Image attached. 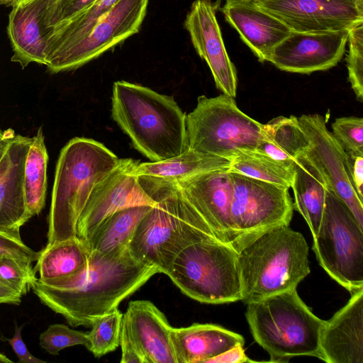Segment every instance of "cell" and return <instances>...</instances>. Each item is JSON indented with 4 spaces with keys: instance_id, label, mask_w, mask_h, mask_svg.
Wrapping results in <instances>:
<instances>
[{
    "instance_id": "cell-49",
    "label": "cell",
    "mask_w": 363,
    "mask_h": 363,
    "mask_svg": "<svg viewBox=\"0 0 363 363\" xmlns=\"http://www.w3.org/2000/svg\"><path fill=\"white\" fill-rule=\"evenodd\" d=\"M1 0H0V2H1Z\"/></svg>"
},
{
    "instance_id": "cell-33",
    "label": "cell",
    "mask_w": 363,
    "mask_h": 363,
    "mask_svg": "<svg viewBox=\"0 0 363 363\" xmlns=\"http://www.w3.org/2000/svg\"><path fill=\"white\" fill-rule=\"evenodd\" d=\"M36 279L31 262L13 256L0 255L1 284L23 296L30 289L32 282Z\"/></svg>"
},
{
    "instance_id": "cell-45",
    "label": "cell",
    "mask_w": 363,
    "mask_h": 363,
    "mask_svg": "<svg viewBox=\"0 0 363 363\" xmlns=\"http://www.w3.org/2000/svg\"><path fill=\"white\" fill-rule=\"evenodd\" d=\"M11 136H12V135H11ZM10 138H9V139H10ZM9 139L6 142H5V143H2V144H1V145H0V158H1V155H3V153H4V150H5V148H6V145H7V143H8V142H9Z\"/></svg>"
},
{
    "instance_id": "cell-3",
    "label": "cell",
    "mask_w": 363,
    "mask_h": 363,
    "mask_svg": "<svg viewBox=\"0 0 363 363\" xmlns=\"http://www.w3.org/2000/svg\"><path fill=\"white\" fill-rule=\"evenodd\" d=\"M111 114L133 147L152 162L174 157L188 148L186 116L172 96L117 81Z\"/></svg>"
},
{
    "instance_id": "cell-6",
    "label": "cell",
    "mask_w": 363,
    "mask_h": 363,
    "mask_svg": "<svg viewBox=\"0 0 363 363\" xmlns=\"http://www.w3.org/2000/svg\"><path fill=\"white\" fill-rule=\"evenodd\" d=\"M247 304L245 316L252 336L269 353L270 362H287L303 355L320 359L325 320L313 313L296 289Z\"/></svg>"
},
{
    "instance_id": "cell-28",
    "label": "cell",
    "mask_w": 363,
    "mask_h": 363,
    "mask_svg": "<svg viewBox=\"0 0 363 363\" xmlns=\"http://www.w3.org/2000/svg\"><path fill=\"white\" fill-rule=\"evenodd\" d=\"M307 145L297 117L278 116L264 124L263 139L257 150L274 160L294 164Z\"/></svg>"
},
{
    "instance_id": "cell-9",
    "label": "cell",
    "mask_w": 363,
    "mask_h": 363,
    "mask_svg": "<svg viewBox=\"0 0 363 363\" xmlns=\"http://www.w3.org/2000/svg\"><path fill=\"white\" fill-rule=\"evenodd\" d=\"M313 250L320 265L350 294L363 289V228L330 189Z\"/></svg>"
},
{
    "instance_id": "cell-34",
    "label": "cell",
    "mask_w": 363,
    "mask_h": 363,
    "mask_svg": "<svg viewBox=\"0 0 363 363\" xmlns=\"http://www.w3.org/2000/svg\"><path fill=\"white\" fill-rule=\"evenodd\" d=\"M41 348L49 354L57 355L60 351L69 347L83 345L89 349L88 333L69 328L62 323L51 324L39 337Z\"/></svg>"
},
{
    "instance_id": "cell-48",
    "label": "cell",
    "mask_w": 363,
    "mask_h": 363,
    "mask_svg": "<svg viewBox=\"0 0 363 363\" xmlns=\"http://www.w3.org/2000/svg\"><path fill=\"white\" fill-rule=\"evenodd\" d=\"M226 1H259V0H226Z\"/></svg>"
},
{
    "instance_id": "cell-41",
    "label": "cell",
    "mask_w": 363,
    "mask_h": 363,
    "mask_svg": "<svg viewBox=\"0 0 363 363\" xmlns=\"http://www.w3.org/2000/svg\"><path fill=\"white\" fill-rule=\"evenodd\" d=\"M250 362L252 360L245 355L243 345H238L211 359L208 362L242 363Z\"/></svg>"
},
{
    "instance_id": "cell-22",
    "label": "cell",
    "mask_w": 363,
    "mask_h": 363,
    "mask_svg": "<svg viewBox=\"0 0 363 363\" xmlns=\"http://www.w3.org/2000/svg\"><path fill=\"white\" fill-rule=\"evenodd\" d=\"M222 11L260 62L268 61L273 49L292 32L252 1H226Z\"/></svg>"
},
{
    "instance_id": "cell-30",
    "label": "cell",
    "mask_w": 363,
    "mask_h": 363,
    "mask_svg": "<svg viewBox=\"0 0 363 363\" xmlns=\"http://www.w3.org/2000/svg\"><path fill=\"white\" fill-rule=\"evenodd\" d=\"M228 170L289 189L294 176V163L274 160L257 150L245 151L231 159Z\"/></svg>"
},
{
    "instance_id": "cell-50",
    "label": "cell",
    "mask_w": 363,
    "mask_h": 363,
    "mask_svg": "<svg viewBox=\"0 0 363 363\" xmlns=\"http://www.w3.org/2000/svg\"></svg>"
},
{
    "instance_id": "cell-8",
    "label": "cell",
    "mask_w": 363,
    "mask_h": 363,
    "mask_svg": "<svg viewBox=\"0 0 363 363\" xmlns=\"http://www.w3.org/2000/svg\"><path fill=\"white\" fill-rule=\"evenodd\" d=\"M263 128L238 108L233 97L201 96L186 116L188 147L231 160L242 152L257 150Z\"/></svg>"
},
{
    "instance_id": "cell-43",
    "label": "cell",
    "mask_w": 363,
    "mask_h": 363,
    "mask_svg": "<svg viewBox=\"0 0 363 363\" xmlns=\"http://www.w3.org/2000/svg\"><path fill=\"white\" fill-rule=\"evenodd\" d=\"M14 134L12 130H7L6 131H2L0 129V145L6 142L11 135Z\"/></svg>"
},
{
    "instance_id": "cell-11",
    "label": "cell",
    "mask_w": 363,
    "mask_h": 363,
    "mask_svg": "<svg viewBox=\"0 0 363 363\" xmlns=\"http://www.w3.org/2000/svg\"><path fill=\"white\" fill-rule=\"evenodd\" d=\"M149 0H118L84 36L47 58L51 74L76 69L139 31Z\"/></svg>"
},
{
    "instance_id": "cell-23",
    "label": "cell",
    "mask_w": 363,
    "mask_h": 363,
    "mask_svg": "<svg viewBox=\"0 0 363 363\" xmlns=\"http://www.w3.org/2000/svg\"><path fill=\"white\" fill-rule=\"evenodd\" d=\"M171 337L177 363L208 362L228 350L245 343L240 334L213 324L172 327Z\"/></svg>"
},
{
    "instance_id": "cell-13",
    "label": "cell",
    "mask_w": 363,
    "mask_h": 363,
    "mask_svg": "<svg viewBox=\"0 0 363 363\" xmlns=\"http://www.w3.org/2000/svg\"><path fill=\"white\" fill-rule=\"evenodd\" d=\"M254 2L296 32L351 30L363 22V0H259Z\"/></svg>"
},
{
    "instance_id": "cell-37",
    "label": "cell",
    "mask_w": 363,
    "mask_h": 363,
    "mask_svg": "<svg viewBox=\"0 0 363 363\" xmlns=\"http://www.w3.org/2000/svg\"><path fill=\"white\" fill-rule=\"evenodd\" d=\"M96 0H50L47 15V26L53 28L77 16Z\"/></svg>"
},
{
    "instance_id": "cell-44",
    "label": "cell",
    "mask_w": 363,
    "mask_h": 363,
    "mask_svg": "<svg viewBox=\"0 0 363 363\" xmlns=\"http://www.w3.org/2000/svg\"><path fill=\"white\" fill-rule=\"evenodd\" d=\"M16 2V0H1L0 4L7 6H12Z\"/></svg>"
},
{
    "instance_id": "cell-17",
    "label": "cell",
    "mask_w": 363,
    "mask_h": 363,
    "mask_svg": "<svg viewBox=\"0 0 363 363\" xmlns=\"http://www.w3.org/2000/svg\"><path fill=\"white\" fill-rule=\"evenodd\" d=\"M177 182L216 238L235 249L237 238L230 216L233 191L230 172L214 170Z\"/></svg>"
},
{
    "instance_id": "cell-1",
    "label": "cell",
    "mask_w": 363,
    "mask_h": 363,
    "mask_svg": "<svg viewBox=\"0 0 363 363\" xmlns=\"http://www.w3.org/2000/svg\"><path fill=\"white\" fill-rule=\"evenodd\" d=\"M158 269L130 254L129 249L103 255L91 252L87 264L74 275L45 285L35 279L30 289L40 301L73 327H91L93 320L118 308Z\"/></svg>"
},
{
    "instance_id": "cell-29",
    "label": "cell",
    "mask_w": 363,
    "mask_h": 363,
    "mask_svg": "<svg viewBox=\"0 0 363 363\" xmlns=\"http://www.w3.org/2000/svg\"><path fill=\"white\" fill-rule=\"evenodd\" d=\"M48 162L45 136L40 128L32 138L24 167V195L31 218L38 215L45 204Z\"/></svg>"
},
{
    "instance_id": "cell-10",
    "label": "cell",
    "mask_w": 363,
    "mask_h": 363,
    "mask_svg": "<svg viewBox=\"0 0 363 363\" xmlns=\"http://www.w3.org/2000/svg\"><path fill=\"white\" fill-rule=\"evenodd\" d=\"M230 216L237 238L235 250L259 233L289 225L294 203L289 188L230 172Z\"/></svg>"
},
{
    "instance_id": "cell-47",
    "label": "cell",
    "mask_w": 363,
    "mask_h": 363,
    "mask_svg": "<svg viewBox=\"0 0 363 363\" xmlns=\"http://www.w3.org/2000/svg\"><path fill=\"white\" fill-rule=\"evenodd\" d=\"M32 1V0H16L15 4H26V3H27L28 1Z\"/></svg>"
},
{
    "instance_id": "cell-16",
    "label": "cell",
    "mask_w": 363,
    "mask_h": 363,
    "mask_svg": "<svg viewBox=\"0 0 363 363\" xmlns=\"http://www.w3.org/2000/svg\"><path fill=\"white\" fill-rule=\"evenodd\" d=\"M184 27L196 52L209 67L216 87L223 94L235 97L236 69L225 50L215 8L210 0L193 2Z\"/></svg>"
},
{
    "instance_id": "cell-2",
    "label": "cell",
    "mask_w": 363,
    "mask_h": 363,
    "mask_svg": "<svg viewBox=\"0 0 363 363\" xmlns=\"http://www.w3.org/2000/svg\"><path fill=\"white\" fill-rule=\"evenodd\" d=\"M138 177L156 204L138 225L128 249L135 259L164 274L187 246L216 237L177 182L150 176Z\"/></svg>"
},
{
    "instance_id": "cell-38",
    "label": "cell",
    "mask_w": 363,
    "mask_h": 363,
    "mask_svg": "<svg viewBox=\"0 0 363 363\" xmlns=\"http://www.w3.org/2000/svg\"><path fill=\"white\" fill-rule=\"evenodd\" d=\"M13 256L33 263L38 257L35 252L22 240L20 232H10L0 229V255Z\"/></svg>"
},
{
    "instance_id": "cell-32",
    "label": "cell",
    "mask_w": 363,
    "mask_h": 363,
    "mask_svg": "<svg viewBox=\"0 0 363 363\" xmlns=\"http://www.w3.org/2000/svg\"><path fill=\"white\" fill-rule=\"evenodd\" d=\"M122 319L123 313L115 308L93 320L91 330L88 333L89 350L96 357H101L120 346Z\"/></svg>"
},
{
    "instance_id": "cell-27",
    "label": "cell",
    "mask_w": 363,
    "mask_h": 363,
    "mask_svg": "<svg viewBox=\"0 0 363 363\" xmlns=\"http://www.w3.org/2000/svg\"><path fill=\"white\" fill-rule=\"evenodd\" d=\"M230 164L228 159L202 154L188 147L180 155L165 160L143 163L136 161L133 173L180 182L211 171L229 169Z\"/></svg>"
},
{
    "instance_id": "cell-46",
    "label": "cell",
    "mask_w": 363,
    "mask_h": 363,
    "mask_svg": "<svg viewBox=\"0 0 363 363\" xmlns=\"http://www.w3.org/2000/svg\"><path fill=\"white\" fill-rule=\"evenodd\" d=\"M8 361V357L0 352V362H6Z\"/></svg>"
},
{
    "instance_id": "cell-5",
    "label": "cell",
    "mask_w": 363,
    "mask_h": 363,
    "mask_svg": "<svg viewBox=\"0 0 363 363\" xmlns=\"http://www.w3.org/2000/svg\"><path fill=\"white\" fill-rule=\"evenodd\" d=\"M121 161L91 138L76 137L62 147L48 218V243L77 237L78 220L94 189Z\"/></svg>"
},
{
    "instance_id": "cell-40",
    "label": "cell",
    "mask_w": 363,
    "mask_h": 363,
    "mask_svg": "<svg viewBox=\"0 0 363 363\" xmlns=\"http://www.w3.org/2000/svg\"><path fill=\"white\" fill-rule=\"evenodd\" d=\"M346 152L353 186L359 197L363 201V153Z\"/></svg>"
},
{
    "instance_id": "cell-21",
    "label": "cell",
    "mask_w": 363,
    "mask_h": 363,
    "mask_svg": "<svg viewBox=\"0 0 363 363\" xmlns=\"http://www.w3.org/2000/svg\"><path fill=\"white\" fill-rule=\"evenodd\" d=\"M32 138L13 135L0 158V229L20 232L31 218L24 195V167Z\"/></svg>"
},
{
    "instance_id": "cell-35",
    "label": "cell",
    "mask_w": 363,
    "mask_h": 363,
    "mask_svg": "<svg viewBox=\"0 0 363 363\" xmlns=\"http://www.w3.org/2000/svg\"><path fill=\"white\" fill-rule=\"evenodd\" d=\"M348 79L357 100H363V22L349 31Z\"/></svg>"
},
{
    "instance_id": "cell-15",
    "label": "cell",
    "mask_w": 363,
    "mask_h": 363,
    "mask_svg": "<svg viewBox=\"0 0 363 363\" xmlns=\"http://www.w3.org/2000/svg\"><path fill=\"white\" fill-rule=\"evenodd\" d=\"M349 31H292L273 49L268 61L281 70L294 73L328 69L341 60Z\"/></svg>"
},
{
    "instance_id": "cell-19",
    "label": "cell",
    "mask_w": 363,
    "mask_h": 363,
    "mask_svg": "<svg viewBox=\"0 0 363 363\" xmlns=\"http://www.w3.org/2000/svg\"><path fill=\"white\" fill-rule=\"evenodd\" d=\"M327 321L320 337V359L328 363H363V289Z\"/></svg>"
},
{
    "instance_id": "cell-24",
    "label": "cell",
    "mask_w": 363,
    "mask_h": 363,
    "mask_svg": "<svg viewBox=\"0 0 363 363\" xmlns=\"http://www.w3.org/2000/svg\"><path fill=\"white\" fill-rule=\"evenodd\" d=\"M90 254L86 242L77 237L48 243L38 252L33 268L38 280L51 285L69 278L85 267Z\"/></svg>"
},
{
    "instance_id": "cell-26",
    "label": "cell",
    "mask_w": 363,
    "mask_h": 363,
    "mask_svg": "<svg viewBox=\"0 0 363 363\" xmlns=\"http://www.w3.org/2000/svg\"><path fill=\"white\" fill-rule=\"evenodd\" d=\"M151 207L131 206L107 217L84 241L90 252L111 255L127 250L138 225Z\"/></svg>"
},
{
    "instance_id": "cell-14",
    "label": "cell",
    "mask_w": 363,
    "mask_h": 363,
    "mask_svg": "<svg viewBox=\"0 0 363 363\" xmlns=\"http://www.w3.org/2000/svg\"><path fill=\"white\" fill-rule=\"evenodd\" d=\"M136 162L122 159L120 164L94 189L77 225V237L85 241L113 213L131 206L156 204L133 173Z\"/></svg>"
},
{
    "instance_id": "cell-39",
    "label": "cell",
    "mask_w": 363,
    "mask_h": 363,
    "mask_svg": "<svg viewBox=\"0 0 363 363\" xmlns=\"http://www.w3.org/2000/svg\"><path fill=\"white\" fill-rule=\"evenodd\" d=\"M23 325L18 326L15 323V332L11 338H8L4 335L1 336V340L7 342L12 347L13 352L18 359L19 362L22 363H45L46 362L33 356L27 348L21 336V331Z\"/></svg>"
},
{
    "instance_id": "cell-42",
    "label": "cell",
    "mask_w": 363,
    "mask_h": 363,
    "mask_svg": "<svg viewBox=\"0 0 363 363\" xmlns=\"http://www.w3.org/2000/svg\"><path fill=\"white\" fill-rule=\"evenodd\" d=\"M22 296L0 282V303L18 305Z\"/></svg>"
},
{
    "instance_id": "cell-25",
    "label": "cell",
    "mask_w": 363,
    "mask_h": 363,
    "mask_svg": "<svg viewBox=\"0 0 363 363\" xmlns=\"http://www.w3.org/2000/svg\"><path fill=\"white\" fill-rule=\"evenodd\" d=\"M291 188L294 208L303 217L314 237L320 224L328 184L316 168L301 155L294 160Z\"/></svg>"
},
{
    "instance_id": "cell-7",
    "label": "cell",
    "mask_w": 363,
    "mask_h": 363,
    "mask_svg": "<svg viewBox=\"0 0 363 363\" xmlns=\"http://www.w3.org/2000/svg\"><path fill=\"white\" fill-rule=\"evenodd\" d=\"M164 274L182 292L201 303L220 304L241 300L238 252L216 238L187 246Z\"/></svg>"
},
{
    "instance_id": "cell-18",
    "label": "cell",
    "mask_w": 363,
    "mask_h": 363,
    "mask_svg": "<svg viewBox=\"0 0 363 363\" xmlns=\"http://www.w3.org/2000/svg\"><path fill=\"white\" fill-rule=\"evenodd\" d=\"M172 328L153 303L137 300L123 313L121 335L135 347L144 363H177Z\"/></svg>"
},
{
    "instance_id": "cell-12",
    "label": "cell",
    "mask_w": 363,
    "mask_h": 363,
    "mask_svg": "<svg viewBox=\"0 0 363 363\" xmlns=\"http://www.w3.org/2000/svg\"><path fill=\"white\" fill-rule=\"evenodd\" d=\"M298 120L308 141L302 156L321 174L328 189L347 206L363 228V201L353 186L346 151L328 130L321 115H302Z\"/></svg>"
},
{
    "instance_id": "cell-31",
    "label": "cell",
    "mask_w": 363,
    "mask_h": 363,
    "mask_svg": "<svg viewBox=\"0 0 363 363\" xmlns=\"http://www.w3.org/2000/svg\"><path fill=\"white\" fill-rule=\"evenodd\" d=\"M118 0H96L86 10L74 18L52 28L46 48L48 57L88 33L100 18Z\"/></svg>"
},
{
    "instance_id": "cell-20",
    "label": "cell",
    "mask_w": 363,
    "mask_h": 363,
    "mask_svg": "<svg viewBox=\"0 0 363 363\" xmlns=\"http://www.w3.org/2000/svg\"><path fill=\"white\" fill-rule=\"evenodd\" d=\"M50 1L32 0L11 6L6 28L13 52L11 60L22 68L33 62L46 65L47 43L52 30L47 26Z\"/></svg>"
},
{
    "instance_id": "cell-4",
    "label": "cell",
    "mask_w": 363,
    "mask_h": 363,
    "mask_svg": "<svg viewBox=\"0 0 363 363\" xmlns=\"http://www.w3.org/2000/svg\"><path fill=\"white\" fill-rule=\"evenodd\" d=\"M237 252L240 301L245 303L296 289L311 272L306 240L289 225L259 233Z\"/></svg>"
},
{
    "instance_id": "cell-36",
    "label": "cell",
    "mask_w": 363,
    "mask_h": 363,
    "mask_svg": "<svg viewBox=\"0 0 363 363\" xmlns=\"http://www.w3.org/2000/svg\"><path fill=\"white\" fill-rule=\"evenodd\" d=\"M333 135L346 152L363 153V118H337L332 124Z\"/></svg>"
}]
</instances>
